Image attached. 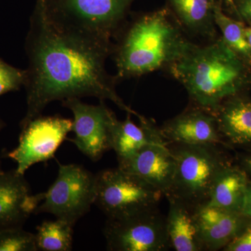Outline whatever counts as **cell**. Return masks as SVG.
<instances>
[{"mask_svg": "<svg viewBox=\"0 0 251 251\" xmlns=\"http://www.w3.org/2000/svg\"><path fill=\"white\" fill-rule=\"evenodd\" d=\"M28 67L25 82L27 112L21 128L42 115L54 100L96 97L113 102L120 110L138 116L117 93L116 75L109 74L110 55L77 46L59 35L35 6L25 40Z\"/></svg>", "mask_w": 251, "mask_h": 251, "instance_id": "1", "label": "cell"}, {"mask_svg": "<svg viewBox=\"0 0 251 251\" xmlns=\"http://www.w3.org/2000/svg\"><path fill=\"white\" fill-rule=\"evenodd\" d=\"M113 40L118 80L168 70L193 44L167 7L132 16Z\"/></svg>", "mask_w": 251, "mask_h": 251, "instance_id": "2", "label": "cell"}, {"mask_svg": "<svg viewBox=\"0 0 251 251\" xmlns=\"http://www.w3.org/2000/svg\"><path fill=\"white\" fill-rule=\"evenodd\" d=\"M168 72L179 81L193 105L215 111L225 100L251 88V67L219 36L191 47Z\"/></svg>", "mask_w": 251, "mask_h": 251, "instance_id": "3", "label": "cell"}, {"mask_svg": "<svg viewBox=\"0 0 251 251\" xmlns=\"http://www.w3.org/2000/svg\"><path fill=\"white\" fill-rule=\"evenodd\" d=\"M135 0H37L46 21L59 35L94 52L112 55L114 38Z\"/></svg>", "mask_w": 251, "mask_h": 251, "instance_id": "4", "label": "cell"}, {"mask_svg": "<svg viewBox=\"0 0 251 251\" xmlns=\"http://www.w3.org/2000/svg\"><path fill=\"white\" fill-rule=\"evenodd\" d=\"M175 160L173 184L167 198L193 208L206 204L217 176L230 165L219 145L168 143Z\"/></svg>", "mask_w": 251, "mask_h": 251, "instance_id": "5", "label": "cell"}, {"mask_svg": "<svg viewBox=\"0 0 251 251\" xmlns=\"http://www.w3.org/2000/svg\"><path fill=\"white\" fill-rule=\"evenodd\" d=\"M163 193L136 175L120 168L96 175L94 204L108 219H119L157 207Z\"/></svg>", "mask_w": 251, "mask_h": 251, "instance_id": "6", "label": "cell"}, {"mask_svg": "<svg viewBox=\"0 0 251 251\" xmlns=\"http://www.w3.org/2000/svg\"><path fill=\"white\" fill-rule=\"evenodd\" d=\"M59 164L58 176L34 214L49 213L73 226L90 211L96 195V175L76 164Z\"/></svg>", "mask_w": 251, "mask_h": 251, "instance_id": "7", "label": "cell"}, {"mask_svg": "<svg viewBox=\"0 0 251 251\" xmlns=\"http://www.w3.org/2000/svg\"><path fill=\"white\" fill-rule=\"evenodd\" d=\"M112 251H164L171 249L166 217L157 207L119 219H107L103 230Z\"/></svg>", "mask_w": 251, "mask_h": 251, "instance_id": "8", "label": "cell"}, {"mask_svg": "<svg viewBox=\"0 0 251 251\" xmlns=\"http://www.w3.org/2000/svg\"><path fill=\"white\" fill-rule=\"evenodd\" d=\"M62 102L63 106L74 114L72 131L75 136L69 141L92 161H99L104 153L112 150L116 115L103 100L97 105L83 103L78 98L67 99Z\"/></svg>", "mask_w": 251, "mask_h": 251, "instance_id": "9", "label": "cell"}, {"mask_svg": "<svg viewBox=\"0 0 251 251\" xmlns=\"http://www.w3.org/2000/svg\"><path fill=\"white\" fill-rule=\"evenodd\" d=\"M73 120L59 116H41L21 128L17 148L6 156L17 163L16 171L25 175L36 163L53 158L54 153L68 133L72 131Z\"/></svg>", "mask_w": 251, "mask_h": 251, "instance_id": "10", "label": "cell"}, {"mask_svg": "<svg viewBox=\"0 0 251 251\" xmlns=\"http://www.w3.org/2000/svg\"><path fill=\"white\" fill-rule=\"evenodd\" d=\"M160 128L168 143L219 146L224 144L214 113L197 105L167 120Z\"/></svg>", "mask_w": 251, "mask_h": 251, "instance_id": "11", "label": "cell"}, {"mask_svg": "<svg viewBox=\"0 0 251 251\" xmlns=\"http://www.w3.org/2000/svg\"><path fill=\"white\" fill-rule=\"evenodd\" d=\"M41 202L39 193L31 195L24 175L16 169L0 173V230L23 227Z\"/></svg>", "mask_w": 251, "mask_h": 251, "instance_id": "12", "label": "cell"}, {"mask_svg": "<svg viewBox=\"0 0 251 251\" xmlns=\"http://www.w3.org/2000/svg\"><path fill=\"white\" fill-rule=\"evenodd\" d=\"M118 168L139 176L166 197L171 191L175 160L168 143L147 145L133 156L118 163Z\"/></svg>", "mask_w": 251, "mask_h": 251, "instance_id": "13", "label": "cell"}, {"mask_svg": "<svg viewBox=\"0 0 251 251\" xmlns=\"http://www.w3.org/2000/svg\"><path fill=\"white\" fill-rule=\"evenodd\" d=\"M194 215L204 251L224 249L250 221L240 213L206 204L195 208Z\"/></svg>", "mask_w": 251, "mask_h": 251, "instance_id": "14", "label": "cell"}, {"mask_svg": "<svg viewBox=\"0 0 251 251\" xmlns=\"http://www.w3.org/2000/svg\"><path fill=\"white\" fill-rule=\"evenodd\" d=\"M166 6L188 36L208 41L219 37L214 9L217 0H166Z\"/></svg>", "mask_w": 251, "mask_h": 251, "instance_id": "15", "label": "cell"}, {"mask_svg": "<svg viewBox=\"0 0 251 251\" xmlns=\"http://www.w3.org/2000/svg\"><path fill=\"white\" fill-rule=\"evenodd\" d=\"M130 115L127 113L124 121L117 120L114 126L112 150L118 163L133 156L147 145L168 143L153 120L139 114L137 117L140 124L137 125L132 122Z\"/></svg>", "mask_w": 251, "mask_h": 251, "instance_id": "16", "label": "cell"}, {"mask_svg": "<svg viewBox=\"0 0 251 251\" xmlns=\"http://www.w3.org/2000/svg\"><path fill=\"white\" fill-rule=\"evenodd\" d=\"M213 113L224 143L251 146V98L247 93L225 100Z\"/></svg>", "mask_w": 251, "mask_h": 251, "instance_id": "17", "label": "cell"}, {"mask_svg": "<svg viewBox=\"0 0 251 251\" xmlns=\"http://www.w3.org/2000/svg\"><path fill=\"white\" fill-rule=\"evenodd\" d=\"M167 199L170 204L167 232L171 249L176 251H204L195 219V208L176 198Z\"/></svg>", "mask_w": 251, "mask_h": 251, "instance_id": "18", "label": "cell"}, {"mask_svg": "<svg viewBox=\"0 0 251 251\" xmlns=\"http://www.w3.org/2000/svg\"><path fill=\"white\" fill-rule=\"evenodd\" d=\"M249 182L247 172L229 165L216 178L206 204L241 214Z\"/></svg>", "mask_w": 251, "mask_h": 251, "instance_id": "19", "label": "cell"}, {"mask_svg": "<svg viewBox=\"0 0 251 251\" xmlns=\"http://www.w3.org/2000/svg\"><path fill=\"white\" fill-rule=\"evenodd\" d=\"M214 21L226 45L251 67V48L246 35L245 23L226 14L221 0L216 2Z\"/></svg>", "mask_w": 251, "mask_h": 251, "instance_id": "20", "label": "cell"}, {"mask_svg": "<svg viewBox=\"0 0 251 251\" xmlns=\"http://www.w3.org/2000/svg\"><path fill=\"white\" fill-rule=\"evenodd\" d=\"M73 227L72 225L60 219L44 221L36 227L35 236L37 251H72Z\"/></svg>", "mask_w": 251, "mask_h": 251, "instance_id": "21", "label": "cell"}, {"mask_svg": "<svg viewBox=\"0 0 251 251\" xmlns=\"http://www.w3.org/2000/svg\"><path fill=\"white\" fill-rule=\"evenodd\" d=\"M35 234L23 227L0 230V251H36Z\"/></svg>", "mask_w": 251, "mask_h": 251, "instance_id": "22", "label": "cell"}, {"mask_svg": "<svg viewBox=\"0 0 251 251\" xmlns=\"http://www.w3.org/2000/svg\"><path fill=\"white\" fill-rule=\"evenodd\" d=\"M26 70L18 69L0 59V96L20 90L25 82Z\"/></svg>", "mask_w": 251, "mask_h": 251, "instance_id": "23", "label": "cell"}, {"mask_svg": "<svg viewBox=\"0 0 251 251\" xmlns=\"http://www.w3.org/2000/svg\"><path fill=\"white\" fill-rule=\"evenodd\" d=\"M226 251H251V219L233 240L224 249Z\"/></svg>", "mask_w": 251, "mask_h": 251, "instance_id": "24", "label": "cell"}, {"mask_svg": "<svg viewBox=\"0 0 251 251\" xmlns=\"http://www.w3.org/2000/svg\"><path fill=\"white\" fill-rule=\"evenodd\" d=\"M229 13L233 18L251 26V0H235Z\"/></svg>", "mask_w": 251, "mask_h": 251, "instance_id": "25", "label": "cell"}, {"mask_svg": "<svg viewBox=\"0 0 251 251\" xmlns=\"http://www.w3.org/2000/svg\"><path fill=\"white\" fill-rule=\"evenodd\" d=\"M241 214L248 219H251V182H249L248 185Z\"/></svg>", "mask_w": 251, "mask_h": 251, "instance_id": "26", "label": "cell"}, {"mask_svg": "<svg viewBox=\"0 0 251 251\" xmlns=\"http://www.w3.org/2000/svg\"><path fill=\"white\" fill-rule=\"evenodd\" d=\"M244 166L245 171L251 176V157H247L244 160Z\"/></svg>", "mask_w": 251, "mask_h": 251, "instance_id": "27", "label": "cell"}, {"mask_svg": "<svg viewBox=\"0 0 251 251\" xmlns=\"http://www.w3.org/2000/svg\"><path fill=\"white\" fill-rule=\"evenodd\" d=\"M221 1L223 2V6L225 5L227 11H229L232 9V6H233L234 1L235 0H221Z\"/></svg>", "mask_w": 251, "mask_h": 251, "instance_id": "28", "label": "cell"}, {"mask_svg": "<svg viewBox=\"0 0 251 251\" xmlns=\"http://www.w3.org/2000/svg\"><path fill=\"white\" fill-rule=\"evenodd\" d=\"M246 35H247L248 41L251 48V26L246 25L245 28Z\"/></svg>", "mask_w": 251, "mask_h": 251, "instance_id": "29", "label": "cell"}, {"mask_svg": "<svg viewBox=\"0 0 251 251\" xmlns=\"http://www.w3.org/2000/svg\"><path fill=\"white\" fill-rule=\"evenodd\" d=\"M5 126V123L4 122L2 121V120L0 119V131H1V130ZM3 171L2 169H1V161H0V173H2Z\"/></svg>", "mask_w": 251, "mask_h": 251, "instance_id": "30", "label": "cell"}]
</instances>
